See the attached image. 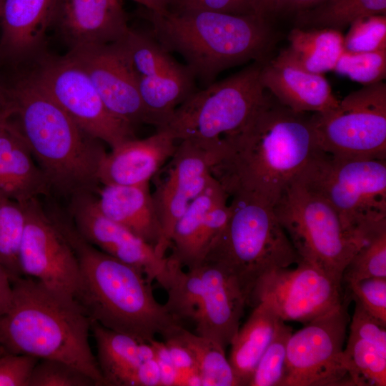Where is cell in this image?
Segmentation results:
<instances>
[{"label":"cell","mask_w":386,"mask_h":386,"mask_svg":"<svg viewBox=\"0 0 386 386\" xmlns=\"http://www.w3.org/2000/svg\"><path fill=\"white\" fill-rule=\"evenodd\" d=\"M311 114L290 109L265 90L248 121L221 137L212 175L229 197L247 194L274 207L320 150Z\"/></svg>","instance_id":"1"},{"label":"cell","mask_w":386,"mask_h":386,"mask_svg":"<svg viewBox=\"0 0 386 386\" xmlns=\"http://www.w3.org/2000/svg\"><path fill=\"white\" fill-rule=\"evenodd\" d=\"M49 214L78 259L80 282L74 299L91 321L144 342L182 325L156 300L142 272L88 242L59 211Z\"/></svg>","instance_id":"2"},{"label":"cell","mask_w":386,"mask_h":386,"mask_svg":"<svg viewBox=\"0 0 386 386\" xmlns=\"http://www.w3.org/2000/svg\"><path fill=\"white\" fill-rule=\"evenodd\" d=\"M0 93L11 122L23 137L51 189L71 197L94 193L107 154L100 140L85 132L44 90L31 74Z\"/></svg>","instance_id":"3"},{"label":"cell","mask_w":386,"mask_h":386,"mask_svg":"<svg viewBox=\"0 0 386 386\" xmlns=\"http://www.w3.org/2000/svg\"><path fill=\"white\" fill-rule=\"evenodd\" d=\"M11 281V304L0 316V355L62 361L104 385L89 345L91 320L76 300L31 277Z\"/></svg>","instance_id":"4"},{"label":"cell","mask_w":386,"mask_h":386,"mask_svg":"<svg viewBox=\"0 0 386 386\" xmlns=\"http://www.w3.org/2000/svg\"><path fill=\"white\" fill-rule=\"evenodd\" d=\"M152 36L178 53L194 78L205 86L222 71L249 60L264 61L274 36L266 19L204 11L147 9Z\"/></svg>","instance_id":"5"},{"label":"cell","mask_w":386,"mask_h":386,"mask_svg":"<svg viewBox=\"0 0 386 386\" xmlns=\"http://www.w3.org/2000/svg\"><path fill=\"white\" fill-rule=\"evenodd\" d=\"M230 197L227 223L204 261L225 267L236 278L249 301L262 276L297 264L302 259L273 206L247 194H235Z\"/></svg>","instance_id":"6"},{"label":"cell","mask_w":386,"mask_h":386,"mask_svg":"<svg viewBox=\"0 0 386 386\" xmlns=\"http://www.w3.org/2000/svg\"><path fill=\"white\" fill-rule=\"evenodd\" d=\"M337 212L345 229L367 243L386 227V160L347 158L320 149L297 176Z\"/></svg>","instance_id":"7"},{"label":"cell","mask_w":386,"mask_h":386,"mask_svg":"<svg viewBox=\"0 0 386 386\" xmlns=\"http://www.w3.org/2000/svg\"><path fill=\"white\" fill-rule=\"evenodd\" d=\"M169 312L181 323H194L195 333L225 348L240 325L247 297L222 265L204 261L187 269L177 266L165 290Z\"/></svg>","instance_id":"8"},{"label":"cell","mask_w":386,"mask_h":386,"mask_svg":"<svg viewBox=\"0 0 386 386\" xmlns=\"http://www.w3.org/2000/svg\"><path fill=\"white\" fill-rule=\"evenodd\" d=\"M273 208L301 259L342 283L347 265L366 243L345 229L332 206L296 177Z\"/></svg>","instance_id":"9"},{"label":"cell","mask_w":386,"mask_h":386,"mask_svg":"<svg viewBox=\"0 0 386 386\" xmlns=\"http://www.w3.org/2000/svg\"><path fill=\"white\" fill-rule=\"evenodd\" d=\"M263 63L254 61L223 80L194 91L176 108L167 124L157 131L167 132L177 141L213 139L236 132L264 96L259 78Z\"/></svg>","instance_id":"10"},{"label":"cell","mask_w":386,"mask_h":386,"mask_svg":"<svg viewBox=\"0 0 386 386\" xmlns=\"http://www.w3.org/2000/svg\"><path fill=\"white\" fill-rule=\"evenodd\" d=\"M319 149L347 158L386 159V84L362 86L311 114Z\"/></svg>","instance_id":"11"},{"label":"cell","mask_w":386,"mask_h":386,"mask_svg":"<svg viewBox=\"0 0 386 386\" xmlns=\"http://www.w3.org/2000/svg\"><path fill=\"white\" fill-rule=\"evenodd\" d=\"M350 300L347 293L338 306L292 334L280 386L352 385L342 357Z\"/></svg>","instance_id":"12"},{"label":"cell","mask_w":386,"mask_h":386,"mask_svg":"<svg viewBox=\"0 0 386 386\" xmlns=\"http://www.w3.org/2000/svg\"><path fill=\"white\" fill-rule=\"evenodd\" d=\"M31 75L85 132L111 149L136 137L134 127L107 109L89 75L68 55L44 59Z\"/></svg>","instance_id":"13"},{"label":"cell","mask_w":386,"mask_h":386,"mask_svg":"<svg viewBox=\"0 0 386 386\" xmlns=\"http://www.w3.org/2000/svg\"><path fill=\"white\" fill-rule=\"evenodd\" d=\"M221 137L179 140L171 158L152 179V199L162 231L161 253L166 256L177 221L207 187L220 148Z\"/></svg>","instance_id":"14"},{"label":"cell","mask_w":386,"mask_h":386,"mask_svg":"<svg viewBox=\"0 0 386 386\" xmlns=\"http://www.w3.org/2000/svg\"><path fill=\"white\" fill-rule=\"evenodd\" d=\"M342 300V282L302 260L295 269L280 268L262 276L248 303L266 302L283 321L306 324Z\"/></svg>","instance_id":"15"},{"label":"cell","mask_w":386,"mask_h":386,"mask_svg":"<svg viewBox=\"0 0 386 386\" xmlns=\"http://www.w3.org/2000/svg\"><path fill=\"white\" fill-rule=\"evenodd\" d=\"M23 204L26 220L19 252L21 275L74 298L80 269L73 248L38 199Z\"/></svg>","instance_id":"16"},{"label":"cell","mask_w":386,"mask_h":386,"mask_svg":"<svg viewBox=\"0 0 386 386\" xmlns=\"http://www.w3.org/2000/svg\"><path fill=\"white\" fill-rule=\"evenodd\" d=\"M92 192L71 197L72 222L79 234L90 244L142 272L152 283L164 290L169 277L168 257L159 256L155 248L122 225L104 215Z\"/></svg>","instance_id":"17"},{"label":"cell","mask_w":386,"mask_h":386,"mask_svg":"<svg viewBox=\"0 0 386 386\" xmlns=\"http://www.w3.org/2000/svg\"><path fill=\"white\" fill-rule=\"evenodd\" d=\"M66 55L89 75L114 116L134 127L148 124L138 79L115 43L73 49Z\"/></svg>","instance_id":"18"},{"label":"cell","mask_w":386,"mask_h":386,"mask_svg":"<svg viewBox=\"0 0 386 386\" xmlns=\"http://www.w3.org/2000/svg\"><path fill=\"white\" fill-rule=\"evenodd\" d=\"M229 195L213 177L205 189L177 221L169 256L187 269L201 264L224 229L229 217Z\"/></svg>","instance_id":"19"},{"label":"cell","mask_w":386,"mask_h":386,"mask_svg":"<svg viewBox=\"0 0 386 386\" xmlns=\"http://www.w3.org/2000/svg\"><path fill=\"white\" fill-rule=\"evenodd\" d=\"M91 331L104 385L161 386L159 367L149 342H141L93 321Z\"/></svg>","instance_id":"20"},{"label":"cell","mask_w":386,"mask_h":386,"mask_svg":"<svg viewBox=\"0 0 386 386\" xmlns=\"http://www.w3.org/2000/svg\"><path fill=\"white\" fill-rule=\"evenodd\" d=\"M54 23L70 49L115 43L130 29L120 0H56Z\"/></svg>","instance_id":"21"},{"label":"cell","mask_w":386,"mask_h":386,"mask_svg":"<svg viewBox=\"0 0 386 386\" xmlns=\"http://www.w3.org/2000/svg\"><path fill=\"white\" fill-rule=\"evenodd\" d=\"M176 141L161 130L144 139L135 137L121 143L102 160L97 172L99 182L124 186L149 184L173 155Z\"/></svg>","instance_id":"22"},{"label":"cell","mask_w":386,"mask_h":386,"mask_svg":"<svg viewBox=\"0 0 386 386\" xmlns=\"http://www.w3.org/2000/svg\"><path fill=\"white\" fill-rule=\"evenodd\" d=\"M259 78L266 91L297 112L322 113L340 102L324 74L307 71L277 56L264 61Z\"/></svg>","instance_id":"23"},{"label":"cell","mask_w":386,"mask_h":386,"mask_svg":"<svg viewBox=\"0 0 386 386\" xmlns=\"http://www.w3.org/2000/svg\"><path fill=\"white\" fill-rule=\"evenodd\" d=\"M385 325L355 302L342 357L352 385H386Z\"/></svg>","instance_id":"24"},{"label":"cell","mask_w":386,"mask_h":386,"mask_svg":"<svg viewBox=\"0 0 386 386\" xmlns=\"http://www.w3.org/2000/svg\"><path fill=\"white\" fill-rule=\"evenodd\" d=\"M56 0H2L0 56L14 61L41 46L53 22Z\"/></svg>","instance_id":"25"},{"label":"cell","mask_w":386,"mask_h":386,"mask_svg":"<svg viewBox=\"0 0 386 386\" xmlns=\"http://www.w3.org/2000/svg\"><path fill=\"white\" fill-rule=\"evenodd\" d=\"M96 204L107 217L155 248L161 257L162 231L149 184L103 185Z\"/></svg>","instance_id":"26"},{"label":"cell","mask_w":386,"mask_h":386,"mask_svg":"<svg viewBox=\"0 0 386 386\" xmlns=\"http://www.w3.org/2000/svg\"><path fill=\"white\" fill-rule=\"evenodd\" d=\"M51 186L11 122L0 131V196L21 204L49 194Z\"/></svg>","instance_id":"27"},{"label":"cell","mask_w":386,"mask_h":386,"mask_svg":"<svg viewBox=\"0 0 386 386\" xmlns=\"http://www.w3.org/2000/svg\"><path fill=\"white\" fill-rule=\"evenodd\" d=\"M282 320L272 307L260 302L232 341L228 360L239 386H248L256 366Z\"/></svg>","instance_id":"28"},{"label":"cell","mask_w":386,"mask_h":386,"mask_svg":"<svg viewBox=\"0 0 386 386\" xmlns=\"http://www.w3.org/2000/svg\"><path fill=\"white\" fill-rule=\"evenodd\" d=\"M341 31L329 28L295 27L288 35V46L277 58L307 71H333L345 51Z\"/></svg>","instance_id":"29"},{"label":"cell","mask_w":386,"mask_h":386,"mask_svg":"<svg viewBox=\"0 0 386 386\" xmlns=\"http://www.w3.org/2000/svg\"><path fill=\"white\" fill-rule=\"evenodd\" d=\"M137 79L148 124L157 130L167 124L176 108L195 91V78L179 63L162 73Z\"/></svg>","instance_id":"30"},{"label":"cell","mask_w":386,"mask_h":386,"mask_svg":"<svg viewBox=\"0 0 386 386\" xmlns=\"http://www.w3.org/2000/svg\"><path fill=\"white\" fill-rule=\"evenodd\" d=\"M167 337L175 338L190 352L197 365L202 386H239L225 350L218 344L187 330L182 325L175 327Z\"/></svg>","instance_id":"31"},{"label":"cell","mask_w":386,"mask_h":386,"mask_svg":"<svg viewBox=\"0 0 386 386\" xmlns=\"http://www.w3.org/2000/svg\"><path fill=\"white\" fill-rule=\"evenodd\" d=\"M296 14L298 27L341 31L361 17L386 14V0H327Z\"/></svg>","instance_id":"32"},{"label":"cell","mask_w":386,"mask_h":386,"mask_svg":"<svg viewBox=\"0 0 386 386\" xmlns=\"http://www.w3.org/2000/svg\"><path fill=\"white\" fill-rule=\"evenodd\" d=\"M115 44L137 78L156 75L177 63L152 35L131 28Z\"/></svg>","instance_id":"33"},{"label":"cell","mask_w":386,"mask_h":386,"mask_svg":"<svg viewBox=\"0 0 386 386\" xmlns=\"http://www.w3.org/2000/svg\"><path fill=\"white\" fill-rule=\"evenodd\" d=\"M25 220L24 204L0 196V263L12 278L22 276L19 252Z\"/></svg>","instance_id":"34"},{"label":"cell","mask_w":386,"mask_h":386,"mask_svg":"<svg viewBox=\"0 0 386 386\" xmlns=\"http://www.w3.org/2000/svg\"><path fill=\"white\" fill-rule=\"evenodd\" d=\"M292 328L281 320L248 386H280L284 377L287 347Z\"/></svg>","instance_id":"35"},{"label":"cell","mask_w":386,"mask_h":386,"mask_svg":"<svg viewBox=\"0 0 386 386\" xmlns=\"http://www.w3.org/2000/svg\"><path fill=\"white\" fill-rule=\"evenodd\" d=\"M370 277H386V227L355 253L343 272L342 281L347 283Z\"/></svg>","instance_id":"36"},{"label":"cell","mask_w":386,"mask_h":386,"mask_svg":"<svg viewBox=\"0 0 386 386\" xmlns=\"http://www.w3.org/2000/svg\"><path fill=\"white\" fill-rule=\"evenodd\" d=\"M333 71L362 86L382 81L386 77V49L370 52L345 50Z\"/></svg>","instance_id":"37"},{"label":"cell","mask_w":386,"mask_h":386,"mask_svg":"<svg viewBox=\"0 0 386 386\" xmlns=\"http://www.w3.org/2000/svg\"><path fill=\"white\" fill-rule=\"evenodd\" d=\"M349 26L343 37L345 51L370 52L386 49V14L365 16Z\"/></svg>","instance_id":"38"},{"label":"cell","mask_w":386,"mask_h":386,"mask_svg":"<svg viewBox=\"0 0 386 386\" xmlns=\"http://www.w3.org/2000/svg\"><path fill=\"white\" fill-rule=\"evenodd\" d=\"M96 386L80 370L62 361L40 359L34 367L28 386Z\"/></svg>","instance_id":"39"},{"label":"cell","mask_w":386,"mask_h":386,"mask_svg":"<svg viewBox=\"0 0 386 386\" xmlns=\"http://www.w3.org/2000/svg\"><path fill=\"white\" fill-rule=\"evenodd\" d=\"M350 299L386 326V277H370L347 283Z\"/></svg>","instance_id":"40"},{"label":"cell","mask_w":386,"mask_h":386,"mask_svg":"<svg viewBox=\"0 0 386 386\" xmlns=\"http://www.w3.org/2000/svg\"><path fill=\"white\" fill-rule=\"evenodd\" d=\"M177 371L176 385L202 386V380L195 361L190 352L172 337L164 338Z\"/></svg>","instance_id":"41"},{"label":"cell","mask_w":386,"mask_h":386,"mask_svg":"<svg viewBox=\"0 0 386 386\" xmlns=\"http://www.w3.org/2000/svg\"><path fill=\"white\" fill-rule=\"evenodd\" d=\"M39 360L26 355H0V386H28L32 370Z\"/></svg>","instance_id":"42"},{"label":"cell","mask_w":386,"mask_h":386,"mask_svg":"<svg viewBox=\"0 0 386 386\" xmlns=\"http://www.w3.org/2000/svg\"><path fill=\"white\" fill-rule=\"evenodd\" d=\"M177 11H204L237 15L255 14L250 0H172Z\"/></svg>","instance_id":"43"},{"label":"cell","mask_w":386,"mask_h":386,"mask_svg":"<svg viewBox=\"0 0 386 386\" xmlns=\"http://www.w3.org/2000/svg\"><path fill=\"white\" fill-rule=\"evenodd\" d=\"M149 343L154 350L159 367L161 386H175L177 382V371L164 342H160L154 339Z\"/></svg>","instance_id":"44"},{"label":"cell","mask_w":386,"mask_h":386,"mask_svg":"<svg viewBox=\"0 0 386 386\" xmlns=\"http://www.w3.org/2000/svg\"><path fill=\"white\" fill-rule=\"evenodd\" d=\"M12 277L0 263V316L9 308L13 298Z\"/></svg>","instance_id":"45"},{"label":"cell","mask_w":386,"mask_h":386,"mask_svg":"<svg viewBox=\"0 0 386 386\" xmlns=\"http://www.w3.org/2000/svg\"><path fill=\"white\" fill-rule=\"evenodd\" d=\"M327 0H277L273 13L280 12H298L319 4H321Z\"/></svg>","instance_id":"46"},{"label":"cell","mask_w":386,"mask_h":386,"mask_svg":"<svg viewBox=\"0 0 386 386\" xmlns=\"http://www.w3.org/2000/svg\"><path fill=\"white\" fill-rule=\"evenodd\" d=\"M254 13L264 19L273 13L277 0H250Z\"/></svg>","instance_id":"47"},{"label":"cell","mask_w":386,"mask_h":386,"mask_svg":"<svg viewBox=\"0 0 386 386\" xmlns=\"http://www.w3.org/2000/svg\"><path fill=\"white\" fill-rule=\"evenodd\" d=\"M144 6L149 10L162 13L170 9L172 0H143Z\"/></svg>","instance_id":"48"},{"label":"cell","mask_w":386,"mask_h":386,"mask_svg":"<svg viewBox=\"0 0 386 386\" xmlns=\"http://www.w3.org/2000/svg\"><path fill=\"white\" fill-rule=\"evenodd\" d=\"M11 116V112L7 107H0V131L9 124Z\"/></svg>","instance_id":"49"},{"label":"cell","mask_w":386,"mask_h":386,"mask_svg":"<svg viewBox=\"0 0 386 386\" xmlns=\"http://www.w3.org/2000/svg\"><path fill=\"white\" fill-rule=\"evenodd\" d=\"M0 107H6L0 95Z\"/></svg>","instance_id":"50"},{"label":"cell","mask_w":386,"mask_h":386,"mask_svg":"<svg viewBox=\"0 0 386 386\" xmlns=\"http://www.w3.org/2000/svg\"><path fill=\"white\" fill-rule=\"evenodd\" d=\"M132 1H135V2H137V3H139V4H142V5L144 6V1H143V0H132Z\"/></svg>","instance_id":"51"},{"label":"cell","mask_w":386,"mask_h":386,"mask_svg":"<svg viewBox=\"0 0 386 386\" xmlns=\"http://www.w3.org/2000/svg\"><path fill=\"white\" fill-rule=\"evenodd\" d=\"M1 4H2V0H0V14H1Z\"/></svg>","instance_id":"52"}]
</instances>
